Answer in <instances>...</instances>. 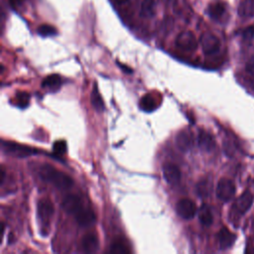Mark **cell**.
I'll use <instances>...</instances> for the list:
<instances>
[{
    "label": "cell",
    "instance_id": "6da1fadb",
    "mask_svg": "<svg viewBox=\"0 0 254 254\" xmlns=\"http://www.w3.org/2000/svg\"><path fill=\"white\" fill-rule=\"evenodd\" d=\"M39 177L59 190H68L73 186V180L68 175L55 169L51 165L43 164L39 168Z\"/></svg>",
    "mask_w": 254,
    "mask_h": 254
},
{
    "label": "cell",
    "instance_id": "7a4b0ae2",
    "mask_svg": "<svg viewBox=\"0 0 254 254\" xmlns=\"http://www.w3.org/2000/svg\"><path fill=\"white\" fill-rule=\"evenodd\" d=\"M2 150L6 154H9L14 157H19V158L28 157L38 153L36 150L28 146L20 145L14 142H6V141H2Z\"/></svg>",
    "mask_w": 254,
    "mask_h": 254
},
{
    "label": "cell",
    "instance_id": "3957f363",
    "mask_svg": "<svg viewBox=\"0 0 254 254\" xmlns=\"http://www.w3.org/2000/svg\"><path fill=\"white\" fill-rule=\"evenodd\" d=\"M234 183L226 178H222L218 181L216 186V196L222 201H229L235 194Z\"/></svg>",
    "mask_w": 254,
    "mask_h": 254
},
{
    "label": "cell",
    "instance_id": "277c9868",
    "mask_svg": "<svg viewBox=\"0 0 254 254\" xmlns=\"http://www.w3.org/2000/svg\"><path fill=\"white\" fill-rule=\"evenodd\" d=\"M176 46L185 52H193L197 48V40L192 32H181L176 39Z\"/></svg>",
    "mask_w": 254,
    "mask_h": 254
},
{
    "label": "cell",
    "instance_id": "5b68a950",
    "mask_svg": "<svg viewBox=\"0 0 254 254\" xmlns=\"http://www.w3.org/2000/svg\"><path fill=\"white\" fill-rule=\"evenodd\" d=\"M54 204L49 198H42L38 202L37 212L42 224L46 227H49L51 219L54 215Z\"/></svg>",
    "mask_w": 254,
    "mask_h": 254
},
{
    "label": "cell",
    "instance_id": "8992f818",
    "mask_svg": "<svg viewBox=\"0 0 254 254\" xmlns=\"http://www.w3.org/2000/svg\"><path fill=\"white\" fill-rule=\"evenodd\" d=\"M201 49L205 55H214L220 49V41L211 33H204L199 39Z\"/></svg>",
    "mask_w": 254,
    "mask_h": 254
},
{
    "label": "cell",
    "instance_id": "52a82bcc",
    "mask_svg": "<svg viewBox=\"0 0 254 254\" xmlns=\"http://www.w3.org/2000/svg\"><path fill=\"white\" fill-rule=\"evenodd\" d=\"M61 205L66 213L72 214L73 216L84 207L81 198L76 194H66L65 196H64Z\"/></svg>",
    "mask_w": 254,
    "mask_h": 254
},
{
    "label": "cell",
    "instance_id": "ba28073f",
    "mask_svg": "<svg viewBox=\"0 0 254 254\" xmlns=\"http://www.w3.org/2000/svg\"><path fill=\"white\" fill-rule=\"evenodd\" d=\"M196 210L195 203L190 198H183L176 205L178 215L184 219H191L195 215Z\"/></svg>",
    "mask_w": 254,
    "mask_h": 254
},
{
    "label": "cell",
    "instance_id": "9c48e42d",
    "mask_svg": "<svg viewBox=\"0 0 254 254\" xmlns=\"http://www.w3.org/2000/svg\"><path fill=\"white\" fill-rule=\"evenodd\" d=\"M254 201V195L250 191L243 192L233 203V209L235 213H238L239 215L244 214L252 205Z\"/></svg>",
    "mask_w": 254,
    "mask_h": 254
},
{
    "label": "cell",
    "instance_id": "30bf717a",
    "mask_svg": "<svg viewBox=\"0 0 254 254\" xmlns=\"http://www.w3.org/2000/svg\"><path fill=\"white\" fill-rule=\"evenodd\" d=\"M175 143L181 152L190 151L193 146V137H192L191 132H190L188 130L179 132L176 137Z\"/></svg>",
    "mask_w": 254,
    "mask_h": 254
},
{
    "label": "cell",
    "instance_id": "8fae6325",
    "mask_svg": "<svg viewBox=\"0 0 254 254\" xmlns=\"http://www.w3.org/2000/svg\"><path fill=\"white\" fill-rule=\"evenodd\" d=\"M163 176L167 183L173 185L181 180V170L173 163H167L163 167Z\"/></svg>",
    "mask_w": 254,
    "mask_h": 254
},
{
    "label": "cell",
    "instance_id": "7c38bea8",
    "mask_svg": "<svg viewBox=\"0 0 254 254\" xmlns=\"http://www.w3.org/2000/svg\"><path fill=\"white\" fill-rule=\"evenodd\" d=\"M74 218L76 220V222L78 223L79 226L81 227H87L90 226L94 223L95 221V213L92 209L90 208H85L83 207L82 209H80L75 215Z\"/></svg>",
    "mask_w": 254,
    "mask_h": 254
},
{
    "label": "cell",
    "instance_id": "4fadbf2b",
    "mask_svg": "<svg viewBox=\"0 0 254 254\" xmlns=\"http://www.w3.org/2000/svg\"><path fill=\"white\" fill-rule=\"evenodd\" d=\"M198 147L204 152H211L215 148L214 138L205 130H199L197 135Z\"/></svg>",
    "mask_w": 254,
    "mask_h": 254
},
{
    "label": "cell",
    "instance_id": "5bb4252c",
    "mask_svg": "<svg viewBox=\"0 0 254 254\" xmlns=\"http://www.w3.org/2000/svg\"><path fill=\"white\" fill-rule=\"evenodd\" d=\"M217 240H218L220 249H222V250L228 249L235 242L236 235L234 233H232L228 228L222 227L217 234Z\"/></svg>",
    "mask_w": 254,
    "mask_h": 254
},
{
    "label": "cell",
    "instance_id": "9a60e30c",
    "mask_svg": "<svg viewBox=\"0 0 254 254\" xmlns=\"http://www.w3.org/2000/svg\"><path fill=\"white\" fill-rule=\"evenodd\" d=\"M225 12H226V6L223 2H220V1L210 3L206 9L207 15L213 20L221 19L225 14Z\"/></svg>",
    "mask_w": 254,
    "mask_h": 254
},
{
    "label": "cell",
    "instance_id": "2e32d148",
    "mask_svg": "<svg viewBox=\"0 0 254 254\" xmlns=\"http://www.w3.org/2000/svg\"><path fill=\"white\" fill-rule=\"evenodd\" d=\"M81 245H82V248L85 252L93 253V252L97 251L98 247H99V241H98V238H97L96 234H94V233L85 234L82 237Z\"/></svg>",
    "mask_w": 254,
    "mask_h": 254
},
{
    "label": "cell",
    "instance_id": "e0dca14e",
    "mask_svg": "<svg viewBox=\"0 0 254 254\" xmlns=\"http://www.w3.org/2000/svg\"><path fill=\"white\" fill-rule=\"evenodd\" d=\"M198 219L203 226H209L212 224L213 215L210 207L207 204H202L198 209Z\"/></svg>",
    "mask_w": 254,
    "mask_h": 254
},
{
    "label": "cell",
    "instance_id": "ac0fdd59",
    "mask_svg": "<svg viewBox=\"0 0 254 254\" xmlns=\"http://www.w3.org/2000/svg\"><path fill=\"white\" fill-rule=\"evenodd\" d=\"M156 14V1L143 0L140 7V16L143 18H152Z\"/></svg>",
    "mask_w": 254,
    "mask_h": 254
},
{
    "label": "cell",
    "instance_id": "d6986e66",
    "mask_svg": "<svg viewBox=\"0 0 254 254\" xmlns=\"http://www.w3.org/2000/svg\"><path fill=\"white\" fill-rule=\"evenodd\" d=\"M195 190L198 196L206 197L211 191V182L207 178H202L199 180L195 186Z\"/></svg>",
    "mask_w": 254,
    "mask_h": 254
},
{
    "label": "cell",
    "instance_id": "ffe728a7",
    "mask_svg": "<svg viewBox=\"0 0 254 254\" xmlns=\"http://www.w3.org/2000/svg\"><path fill=\"white\" fill-rule=\"evenodd\" d=\"M238 14L241 17L254 16V0H243L239 4Z\"/></svg>",
    "mask_w": 254,
    "mask_h": 254
},
{
    "label": "cell",
    "instance_id": "44dd1931",
    "mask_svg": "<svg viewBox=\"0 0 254 254\" xmlns=\"http://www.w3.org/2000/svg\"><path fill=\"white\" fill-rule=\"evenodd\" d=\"M91 104L97 112H101L104 109L103 100H102V97H101V95H100V93L97 89L96 84H94L92 92H91Z\"/></svg>",
    "mask_w": 254,
    "mask_h": 254
},
{
    "label": "cell",
    "instance_id": "7402d4cb",
    "mask_svg": "<svg viewBox=\"0 0 254 254\" xmlns=\"http://www.w3.org/2000/svg\"><path fill=\"white\" fill-rule=\"evenodd\" d=\"M62 84V78L59 74H50L42 82L43 87L47 88H58Z\"/></svg>",
    "mask_w": 254,
    "mask_h": 254
},
{
    "label": "cell",
    "instance_id": "603a6c76",
    "mask_svg": "<svg viewBox=\"0 0 254 254\" xmlns=\"http://www.w3.org/2000/svg\"><path fill=\"white\" fill-rule=\"evenodd\" d=\"M140 107L145 111H152L157 107V105L154 98L150 94H147L141 99Z\"/></svg>",
    "mask_w": 254,
    "mask_h": 254
},
{
    "label": "cell",
    "instance_id": "cb8c5ba5",
    "mask_svg": "<svg viewBox=\"0 0 254 254\" xmlns=\"http://www.w3.org/2000/svg\"><path fill=\"white\" fill-rule=\"evenodd\" d=\"M38 33L43 36V37H49V36H54L57 34V29L51 25L48 24H44L41 25L38 28Z\"/></svg>",
    "mask_w": 254,
    "mask_h": 254
},
{
    "label": "cell",
    "instance_id": "d4e9b609",
    "mask_svg": "<svg viewBox=\"0 0 254 254\" xmlns=\"http://www.w3.org/2000/svg\"><path fill=\"white\" fill-rule=\"evenodd\" d=\"M111 253H128L130 252V250L128 249V247L121 241H115L111 244L110 246V250H109Z\"/></svg>",
    "mask_w": 254,
    "mask_h": 254
},
{
    "label": "cell",
    "instance_id": "484cf974",
    "mask_svg": "<svg viewBox=\"0 0 254 254\" xmlns=\"http://www.w3.org/2000/svg\"><path fill=\"white\" fill-rule=\"evenodd\" d=\"M16 100H17V105L23 108L29 104L30 96L26 92H18L16 95Z\"/></svg>",
    "mask_w": 254,
    "mask_h": 254
},
{
    "label": "cell",
    "instance_id": "4316f807",
    "mask_svg": "<svg viewBox=\"0 0 254 254\" xmlns=\"http://www.w3.org/2000/svg\"><path fill=\"white\" fill-rule=\"evenodd\" d=\"M53 150L56 154L58 155H63L65 153L66 151V144L64 141H57L54 143V146H53Z\"/></svg>",
    "mask_w": 254,
    "mask_h": 254
},
{
    "label": "cell",
    "instance_id": "83f0119b",
    "mask_svg": "<svg viewBox=\"0 0 254 254\" xmlns=\"http://www.w3.org/2000/svg\"><path fill=\"white\" fill-rule=\"evenodd\" d=\"M243 39L246 41H251L254 37V27H247L242 33Z\"/></svg>",
    "mask_w": 254,
    "mask_h": 254
},
{
    "label": "cell",
    "instance_id": "f1b7e54d",
    "mask_svg": "<svg viewBox=\"0 0 254 254\" xmlns=\"http://www.w3.org/2000/svg\"><path fill=\"white\" fill-rule=\"evenodd\" d=\"M246 69L247 71L250 73V74H253L254 75V61H251L250 63H248L247 66H246Z\"/></svg>",
    "mask_w": 254,
    "mask_h": 254
},
{
    "label": "cell",
    "instance_id": "f546056e",
    "mask_svg": "<svg viewBox=\"0 0 254 254\" xmlns=\"http://www.w3.org/2000/svg\"><path fill=\"white\" fill-rule=\"evenodd\" d=\"M9 1H10L11 5H12L13 7H15V6H19V5H21V4H22V2H23V0H9Z\"/></svg>",
    "mask_w": 254,
    "mask_h": 254
},
{
    "label": "cell",
    "instance_id": "4dcf8cb0",
    "mask_svg": "<svg viewBox=\"0 0 254 254\" xmlns=\"http://www.w3.org/2000/svg\"><path fill=\"white\" fill-rule=\"evenodd\" d=\"M4 178H5V171H4L3 168H1V179H0V183H1V184H3Z\"/></svg>",
    "mask_w": 254,
    "mask_h": 254
},
{
    "label": "cell",
    "instance_id": "1f68e13d",
    "mask_svg": "<svg viewBox=\"0 0 254 254\" xmlns=\"http://www.w3.org/2000/svg\"><path fill=\"white\" fill-rule=\"evenodd\" d=\"M117 4H125V3H127L129 0H114Z\"/></svg>",
    "mask_w": 254,
    "mask_h": 254
}]
</instances>
